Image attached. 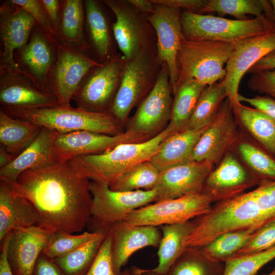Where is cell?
<instances>
[{
	"instance_id": "cell-1",
	"label": "cell",
	"mask_w": 275,
	"mask_h": 275,
	"mask_svg": "<svg viewBox=\"0 0 275 275\" xmlns=\"http://www.w3.org/2000/svg\"><path fill=\"white\" fill-rule=\"evenodd\" d=\"M10 182L16 193L35 207L37 226L52 232L71 234L87 226L92 200L90 180L79 174L69 161L28 170Z\"/></svg>"
},
{
	"instance_id": "cell-2",
	"label": "cell",
	"mask_w": 275,
	"mask_h": 275,
	"mask_svg": "<svg viewBox=\"0 0 275 275\" xmlns=\"http://www.w3.org/2000/svg\"><path fill=\"white\" fill-rule=\"evenodd\" d=\"M195 219L184 242L185 248L200 249L224 233L250 228L258 230L265 225L250 192L222 200Z\"/></svg>"
},
{
	"instance_id": "cell-3",
	"label": "cell",
	"mask_w": 275,
	"mask_h": 275,
	"mask_svg": "<svg viewBox=\"0 0 275 275\" xmlns=\"http://www.w3.org/2000/svg\"><path fill=\"white\" fill-rule=\"evenodd\" d=\"M174 133L169 124L146 141L121 144L102 153L75 157L69 162L80 175L89 180L109 185L131 168L150 160L161 143Z\"/></svg>"
},
{
	"instance_id": "cell-4",
	"label": "cell",
	"mask_w": 275,
	"mask_h": 275,
	"mask_svg": "<svg viewBox=\"0 0 275 275\" xmlns=\"http://www.w3.org/2000/svg\"><path fill=\"white\" fill-rule=\"evenodd\" d=\"M11 117L58 133L86 130L108 135L120 132V122L111 113H96L58 105L36 108H0Z\"/></svg>"
},
{
	"instance_id": "cell-5",
	"label": "cell",
	"mask_w": 275,
	"mask_h": 275,
	"mask_svg": "<svg viewBox=\"0 0 275 275\" xmlns=\"http://www.w3.org/2000/svg\"><path fill=\"white\" fill-rule=\"evenodd\" d=\"M235 44L211 40H190L183 35L177 57L178 77L176 91L188 81L195 79L208 86L224 79L225 65Z\"/></svg>"
},
{
	"instance_id": "cell-6",
	"label": "cell",
	"mask_w": 275,
	"mask_h": 275,
	"mask_svg": "<svg viewBox=\"0 0 275 275\" xmlns=\"http://www.w3.org/2000/svg\"><path fill=\"white\" fill-rule=\"evenodd\" d=\"M183 36L187 39L211 40L235 44L245 39L275 31L267 17L231 19L185 11L181 14Z\"/></svg>"
},
{
	"instance_id": "cell-7",
	"label": "cell",
	"mask_w": 275,
	"mask_h": 275,
	"mask_svg": "<svg viewBox=\"0 0 275 275\" xmlns=\"http://www.w3.org/2000/svg\"><path fill=\"white\" fill-rule=\"evenodd\" d=\"M92 195L89 231L107 234L115 225L123 222L133 210L155 202V189L120 191L106 184L90 181Z\"/></svg>"
},
{
	"instance_id": "cell-8",
	"label": "cell",
	"mask_w": 275,
	"mask_h": 275,
	"mask_svg": "<svg viewBox=\"0 0 275 275\" xmlns=\"http://www.w3.org/2000/svg\"><path fill=\"white\" fill-rule=\"evenodd\" d=\"M161 67L156 51L124 60L120 84L110 111L120 122L124 121L131 109L150 93Z\"/></svg>"
},
{
	"instance_id": "cell-9",
	"label": "cell",
	"mask_w": 275,
	"mask_h": 275,
	"mask_svg": "<svg viewBox=\"0 0 275 275\" xmlns=\"http://www.w3.org/2000/svg\"><path fill=\"white\" fill-rule=\"evenodd\" d=\"M218 200L213 194L203 190L139 208L132 211L122 223L154 227L184 223L207 213L212 203Z\"/></svg>"
},
{
	"instance_id": "cell-10",
	"label": "cell",
	"mask_w": 275,
	"mask_h": 275,
	"mask_svg": "<svg viewBox=\"0 0 275 275\" xmlns=\"http://www.w3.org/2000/svg\"><path fill=\"white\" fill-rule=\"evenodd\" d=\"M102 2L116 17L113 34L124 60L134 58L145 52L156 51L155 34L144 15L136 10L127 0Z\"/></svg>"
},
{
	"instance_id": "cell-11",
	"label": "cell",
	"mask_w": 275,
	"mask_h": 275,
	"mask_svg": "<svg viewBox=\"0 0 275 275\" xmlns=\"http://www.w3.org/2000/svg\"><path fill=\"white\" fill-rule=\"evenodd\" d=\"M124 63L123 56L114 55L92 68L72 96L77 107L92 112H110L120 84Z\"/></svg>"
},
{
	"instance_id": "cell-12",
	"label": "cell",
	"mask_w": 275,
	"mask_h": 275,
	"mask_svg": "<svg viewBox=\"0 0 275 275\" xmlns=\"http://www.w3.org/2000/svg\"><path fill=\"white\" fill-rule=\"evenodd\" d=\"M101 64L87 53L72 46L58 42L56 57L48 82L59 105L69 106L72 96L86 74Z\"/></svg>"
},
{
	"instance_id": "cell-13",
	"label": "cell",
	"mask_w": 275,
	"mask_h": 275,
	"mask_svg": "<svg viewBox=\"0 0 275 275\" xmlns=\"http://www.w3.org/2000/svg\"><path fill=\"white\" fill-rule=\"evenodd\" d=\"M150 138L129 129L113 135L82 130L58 133L54 149L58 161L63 162L76 156L102 153L121 144L142 142Z\"/></svg>"
},
{
	"instance_id": "cell-14",
	"label": "cell",
	"mask_w": 275,
	"mask_h": 275,
	"mask_svg": "<svg viewBox=\"0 0 275 275\" xmlns=\"http://www.w3.org/2000/svg\"><path fill=\"white\" fill-rule=\"evenodd\" d=\"M155 10L144 15L154 31L156 39V54L161 65L169 70L173 92L178 77L177 57L182 37L181 9L155 4Z\"/></svg>"
},
{
	"instance_id": "cell-15",
	"label": "cell",
	"mask_w": 275,
	"mask_h": 275,
	"mask_svg": "<svg viewBox=\"0 0 275 275\" xmlns=\"http://www.w3.org/2000/svg\"><path fill=\"white\" fill-rule=\"evenodd\" d=\"M57 43L37 24L28 42L14 53L19 69L40 90L52 94L48 77L56 60Z\"/></svg>"
},
{
	"instance_id": "cell-16",
	"label": "cell",
	"mask_w": 275,
	"mask_h": 275,
	"mask_svg": "<svg viewBox=\"0 0 275 275\" xmlns=\"http://www.w3.org/2000/svg\"><path fill=\"white\" fill-rule=\"evenodd\" d=\"M275 50V31L250 37L235 44L225 65L223 80L228 98L234 105L238 101V88L243 76L258 61Z\"/></svg>"
},
{
	"instance_id": "cell-17",
	"label": "cell",
	"mask_w": 275,
	"mask_h": 275,
	"mask_svg": "<svg viewBox=\"0 0 275 275\" xmlns=\"http://www.w3.org/2000/svg\"><path fill=\"white\" fill-rule=\"evenodd\" d=\"M172 93L168 68L162 64L154 86L139 105L128 129L150 137L158 131L170 120Z\"/></svg>"
},
{
	"instance_id": "cell-18",
	"label": "cell",
	"mask_w": 275,
	"mask_h": 275,
	"mask_svg": "<svg viewBox=\"0 0 275 275\" xmlns=\"http://www.w3.org/2000/svg\"><path fill=\"white\" fill-rule=\"evenodd\" d=\"M35 19L10 0L0 6V37L3 49L0 53V69L20 70L14 59V52L24 46L37 24Z\"/></svg>"
},
{
	"instance_id": "cell-19",
	"label": "cell",
	"mask_w": 275,
	"mask_h": 275,
	"mask_svg": "<svg viewBox=\"0 0 275 275\" xmlns=\"http://www.w3.org/2000/svg\"><path fill=\"white\" fill-rule=\"evenodd\" d=\"M1 108H36L59 105L56 96L38 88L21 70L0 69Z\"/></svg>"
},
{
	"instance_id": "cell-20",
	"label": "cell",
	"mask_w": 275,
	"mask_h": 275,
	"mask_svg": "<svg viewBox=\"0 0 275 275\" xmlns=\"http://www.w3.org/2000/svg\"><path fill=\"white\" fill-rule=\"evenodd\" d=\"M213 163L190 161L159 172L154 187L155 202L177 198L203 190Z\"/></svg>"
},
{
	"instance_id": "cell-21",
	"label": "cell",
	"mask_w": 275,
	"mask_h": 275,
	"mask_svg": "<svg viewBox=\"0 0 275 275\" xmlns=\"http://www.w3.org/2000/svg\"><path fill=\"white\" fill-rule=\"evenodd\" d=\"M236 134L233 106L227 97L214 120L200 136L192 153L191 160L213 163L232 144Z\"/></svg>"
},
{
	"instance_id": "cell-22",
	"label": "cell",
	"mask_w": 275,
	"mask_h": 275,
	"mask_svg": "<svg viewBox=\"0 0 275 275\" xmlns=\"http://www.w3.org/2000/svg\"><path fill=\"white\" fill-rule=\"evenodd\" d=\"M53 232L37 225L12 231L8 260L14 275H32L37 260Z\"/></svg>"
},
{
	"instance_id": "cell-23",
	"label": "cell",
	"mask_w": 275,
	"mask_h": 275,
	"mask_svg": "<svg viewBox=\"0 0 275 275\" xmlns=\"http://www.w3.org/2000/svg\"><path fill=\"white\" fill-rule=\"evenodd\" d=\"M108 233L111 236L113 267L118 275L133 253L148 246L158 248L162 237L157 227L128 226L122 223L114 226Z\"/></svg>"
},
{
	"instance_id": "cell-24",
	"label": "cell",
	"mask_w": 275,
	"mask_h": 275,
	"mask_svg": "<svg viewBox=\"0 0 275 275\" xmlns=\"http://www.w3.org/2000/svg\"><path fill=\"white\" fill-rule=\"evenodd\" d=\"M58 132L42 127L40 132L24 151L11 162L0 169V179L15 182L23 172L32 169L45 167L57 160L54 143Z\"/></svg>"
},
{
	"instance_id": "cell-25",
	"label": "cell",
	"mask_w": 275,
	"mask_h": 275,
	"mask_svg": "<svg viewBox=\"0 0 275 275\" xmlns=\"http://www.w3.org/2000/svg\"><path fill=\"white\" fill-rule=\"evenodd\" d=\"M33 204L13 189L9 181L0 179V242L11 231L37 225Z\"/></svg>"
},
{
	"instance_id": "cell-26",
	"label": "cell",
	"mask_w": 275,
	"mask_h": 275,
	"mask_svg": "<svg viewBox=\"0 0 275 275\" xmlns=\"http://www.w3.org/2000/svg\"><path fill=\"white\" fill-rule=\"evenodd\" d=\"M209 125L198 129H184L172 134L161 143L150 161L160 172L191 161L194 149Z\"/></svg>"
},
{
	"instance_id": "cell-27",
	"label": "cell",
	"mask_w": 275,
	"mask_h": 275,
	"mask_svg": "<svg viewBox=\"0 0 275 275\" xmlns=\"http://www.w3.org/2000/svg\"><path fill=\"white\" fill-rule=\"evenodd\" d=\"M247 175L243 167L231 154L226 155L219 166L208 175L203 190L212 193L218 200L231 197L246 186Z\"/></svg>"
},
{
	"instance_id": "cell-28",
	"label": "cell",
	"mask_w": 275,
	"mask_h": 275,
	"mask_svg": "<svg viewBox=\"0 0 275 275\" xmlns=\"http://www.w3.org/2000/svg\"><path fill=\"white\" fill-rule=\"evenodd\" d=\"M84 1L62 0L58 25L56 30L58 42L75 47L86 53L90 45L85 35Z\"/></svg>"
},
{
	"instance_id": "cell-29",
	"label": "cell",
	"mask_w": 275,
	"mask_h": 275,
	"mask_svg": "<svg viewBox=\"0 0 275 275\" xmlns=\"http://www.w3.org/2000/svg\"><path fill=\"white\" fill-rule=\"evenodd\" d=\"M84 7L89 40L102 64L114 56L108 19L97 1L85 0Z\"/></svg>"
},
{
	"instance_id": "cell-30",
	"label": "cell",
	"mask_w": 275,
	"mask_h": 275,
	"mask_svg": "<svg viewBox=\"0 0 275 275\" xmlns=\"http://www.w3.org/2000/svg\"><path fill=\"white\" fill-rule=\"evenodd\" d=\"M42 128L0 109V147L16 157L33 143Z\"/></svg>"
},
{
	"instance_id": "cell-31",
	"label": "cell",
	"mask_w": 275,
	"mask_h": 275,
	"mask_svg": "<svg viewBox=\"0 0 275 275\" xmlns=\"http://www.w3.org/2000/svg\"><path fill=\"white\" fill-rule=\"evenodd\" d=\"M194 227L193 222L162 226V237L158 247L157 266L151 269L167 275L176 260L185 249L184 242Z\"/></svg>"
},
{
	"instance_id": "cell-32",
	"label": "cell",
	"mask_w": 275,
	"mask_h": 275,
	"mask_svg": "<svg viewBox=\"0 0 275 275\" xmlns=\"http://www.w3.org/2000/svg\"><path fill=\"white\" fill-rule=\"evenodd\" d=\"M232 106L241 123L268 152L275 155V119L262 111L240 103Z\"/></svg>"
},
{
	"instance_id": "cell-33",
	"label": "cell",
	"mask_w": 275,
	"mask_h": 275,
	"mask_svg": "<svg viewBox=\"0 0 275 275\" xmlns=\"http://www.w3.org/2000/svg\"><path fill=\"white\" fill-rule=\"evenodd\" d=\"M227 97L223 80L206 86L199 96L194 111L184 129H198L209 125Z\"/></svg>"
},
{
	"instance_id": "cell-34",
	"label": "cell",
	"mask_w": 275,
	"mask_h": 275,
	"mask_svg": "<svg viewBox=\"0 0 275 275\" xmlns=\"http://www.w3.org/2000/svg\"><path fill=\"white\" fill-rule=\"evenodd\" d=\"M258 230L250 228L224 233L200 248V251L212 262H225L243 249L253 239Z\"/></svg>"
},
{
	"instance_id": "cell-35",
	"label": "cell",
	"mask_w": 275,
	"mask_h": 275,
	"mask_svg": "<svg viewBox=\"0 0 275 275\" xmlns=\"http://www.w3.org/2000/svg\"><path fill=\"white\" fill-rule=\"evenodd\" d=\"M199 12L228 14L237 20L247 19L248 14L253 15L255 17H267L270 19V17L273 19L270 2L263 0H208L206 5Z\"/></svg>"
},
{
	"instance_id": "cell-36",
	"label": "cell",
	"mask_w": 275,
	"mask_h": 275,
	"mask_svg": "<svg viewBox=\"0 0 275 275\" xmlns=\"http://www.w3.org/2000/svg\"><path fill=\"white\" fill-rule=\"evenodd\" d=\"M206 86L196 80H191L176 92L173 101L169 125L175 132L184 130Z\"/></svg>"
},
{
	"instance_id": "cell-37",
	"label": "cell",
	"mask_w": 275,
	"mask_h": 275,
	"mask_svg": "<svg viewBox=\"0 0 275 275\" xmlns=\"http://www.w3.org/2000/svg\"><path fill=\"white\" fill-rule=\"evenodd\" d=\"M106 235L100 233L86 243L52 260L64 275H84L94 262Z\"/></svg>"
},
{
	"instance_id": "cell-38",
	"label": "cell",
	"mask_w": 275,
	"mask_h": 275,
	"mask_svg": "<svg viewBox=\"0 0 275 275\" xmlns=\"http://www.w3.org/2000/svg\"><path fill=\"white\" fill-rule=\"evenodd\" d=\"M159 172L150 160L140 163L127 171L109 185L113 190L130 191L153 189Z\"/></svg>"
},
{
	"instance_id": "cell-39",
	"label": "cell",
	"mask_w": 275,
	"mask_h": 275,
	"mask_svg": "<svg viewBox=\"0 0 275 275\" xmlns=\"http://www.w3.org/2000/svg\"><path fill=\"white\" fill-rule=\"evenodd\" d=\"M224 266L207 259L198 248H186L167 275H223Z\"/></svg>"
},
{
	"instance_id": "cell-40",
	"label": "cell",
	"mask_w": 275,
	"mask_h": 275,
	"mask_svg": "<svg viewBox=\"0 0 275 275\" xmlns=\"http://www.w3.org/2000/svg\"><path fill=\"white\" fill-rule=\"evenodd\" d=\"M275 259V245L266 250L231 258L225 262L223 275H256Z\"/></svg>"
},
{
	"instance_id": "cell-41",
	"label": "cell",
	"mask_w": 275,
	"mask_h": 275,
	"mask_svg": "<svg viewBox=\"0 0 275 275\" xmlns=\"http://www.w3.org/2000/svg\"><path fill=\"white\" fill-rule=\"evenodd\" d=\"M100 233L86 231L74 235L53 232L43 254L51 259L64 256L96 237Z\"/></svg>"
},
{
	"instance_id": "cell-42",
	"label": "cell",
	"mask_w": 275,
	"mask_h": 275,
	"mask_svg": "<svg viewBox=\"0 0 275 275\" xmlns=\"http://www.w3.org/2000/svg\"><path fill=\"white\" fill-rule=\"evenodd\" d=\"M238 150L245 162L264 180H275V160L255 146L241 143Z\"/></svg>"
},
{
	"instance_id": "cell-43",
	"label": "cell",
	"mask_w": 275,
	"mask_h": 275,
	"mask_svg": "<svg viewBox=\"0 0 275 275\" xmlns=\"http://www.w3.org/2000/svg\"><path fill=\"white\" fill-rule=\"evenodd\" d=\"M84 275H118L114 271L111 258V236L107 233L101 245L97 255ZM119 275H141L138 267L133 266L122 271Z\"/></svg>"
},
{
	"instance_id": "cell-44",
	"label": "cell",
	"mask_w": 275,
	"mask_h": 275,
	"mask_svg": "<svg viewBox=\"0 0 275 275\" xmlns=\"http://www.w3.org/2000/svg\"><path fill=\"white\" fill-rule=\"evenodd\" d=\"M274 245L275 221H273L259 229L253 239L233 257L260 252Z\"/></svg>"
},
{
	"instance_id": "cell-45",
	"label": "cell",
	"mask_w": 275,
	"mask_h": 275,
	"mask_svg": "<svg viewBox=\"0 0 275 275\" xmlns=\"http://www.w3.org/2000/svg\"><path fill=\"white\" fill-rule=\"evenodd\" d=\"M10 1L31 15L42 30L50 38L57 41L55 29L40 0H10Z\"/></svg>"
},
{
	"instance_id": "cell-46",
	"label": "cell",
	"mask_w": 275,
	"mask_h": 275,
	"mask_svg": "<svg viewBox=\"0 0 275 275\" xmlns=\"http://www.w3.org/2000/svg\"><path fill=\"white\" fill-rule=\"evenodd\" d=\"M248 85L253 91L275 98V69L253 73Z\"/></svg>"
},
{
	"instance_id": "cell-47",
	"label": "cell",
	"mask_w": 275,
	"mask_h": 275,
	"mask_svg": "<svg viewBox=\"0 0 275 275\" xmlns=\"http://www.w3.org/2000/svg\"><path fill=\"white\" fill-rule=\"evenodd\" d=\"M239 102H244L250 104L254 108L262 111L275 119V100L268 96H256L249 98L239 94Z\"/></svg>"
},
{
	"instance_id": "cell-48",
	"label": "cell",
	"mask_w": 275,
	"mask_h": 275,
	"mask_svg": "<svg viewBox=\"0 0 275 275\" xmlns=\"http://www.w3.org/2000/svg\"><path fill=\"white\" fill-rule=\"evenodd\" d=\"M207 0H151L154 4L163 5L168 7L184 9L186 11L199 12L207 4Z\"/></svg>"
},
{
	"instance_id": "cell-49",
	"label": "cell",
	"mask_w": 275,
	"mask_h": 275,
	"mask_svg": "<svg viewBox=\"0 0 275 275\" xmlns=\"http://www.w3.org/2000/svg\"><path fill=\"white\" fill-rule=\"evenodd\" d=\"M32 275H64L53 261L42 253L35 264Z\"/></svg>"
},
{
	"instance_id": "cell-50",
	"label": "cell",
	"mask_w": 275,
	"mask_h": 275,
	"mask_svg": "<svg viewBox=\"0 0 275 275\" xmlns=\"http://www.w3.org/2000/svg\"><path fill=\"white\" fill-rule=\"evenodd\" d=\"M40 1L56 31L60 18L62 0H40Z\"/></svg>"
},
{
	"instance_id": "cell-51",
	"label": "cell",
	"mask_w": 275,
	"mask_h": 275,
	"mask_svg": "<svg viewBox=\"0 0 275 275\" xmlns=\"http://www.w3.org/2000/svg\"><path fill=\"white\" fill-rule=\"evenodd\" d=\"M12 231L9 232L1 242L0 275H14L8 260V248Z\"/></svg>"
},
{
	"instance_id": "cell-52",
	"label": "cell",
	"mask_w": 275,
	"mask_h": 275,
	"mask_svg": "<svg viewBox=\"0 0 275 275\" xmlns=\"http://www.w3.org/2000/svg\"><path fill=\"white\" fill-rule=\"evenodd\" d=\"M275 69V50L271 51L254 65L248 73H255Z\"/></svg>"
},
{
	"instance_id": "cell-53",
	"label": "cell",
	"mask_w": 275,
	"mask_h": 275,
	"mask_svg": "<svg viewBox=\"0 0 275 275\" xmlns=\"http://www.w3.org/2000/svg\"><path fill=\"white\" fill-rule=\"evenodd\" d=\"M136 10L144 15H150L155 10V4L151 0H127Z\"/></svg>"
},
{
	"instance_id": "cell-54",
	"label": "cell",
	"mask_w": 275,
	"mask_h": 275,
	"mask_svg": "<svg viewBox=\"0 0 275 275\" xmlns=\"http://www.w3.org/2000/svg\"><path fill=\"white\" fill-rule=\"evenodd\" d=\"M16 157L0 147V169L9 164Z\"/></svg>"
},
{
	"instance_id": "cell-55",
	"label": "cell",
	"mask_w": 275,
	"mask_h": 275,
	"mask_svg": "<svg viewBox=\"0 0 275 275\" xmlns=\"http://www.w3.org/2000/svg\"><path fill=\"white\" fill-rule=\"evenodd\" d=\"M141 275H162L153 271L151 269H142L138 268Z\"/></svg>"
},
{
	"instance_id": "cell-56",
	"label": "cell",
	"mask_w": 275,
	"mask_h": 275,
	"mask_svg": "<svg viewBox=\"0 0 275 275\" xmlns=\"http://www.w3.org/2000/svg\"><path fill=\"white\" fill-rule=\"evenodd\" d=\"M273 10V23L274 25V29H275V0H271L269 1Z\"/></svg>"
},
{
	"instance_id": "cell-57",
	"label": "cell",
	"mask_w": 275,
	"mask_h": 275,
	"mask_svg": "<svg viewBox=\"0 0 275 275\" xmlns=\"http://www.w3.org/2000/svg\"><path fill=\"white\" fill-rule=\"evenodd\" d=\"M263 275H275V267L273 268V269L271 271H270V272L267 274H265Z\"/></svg>"
}]
</instances>
